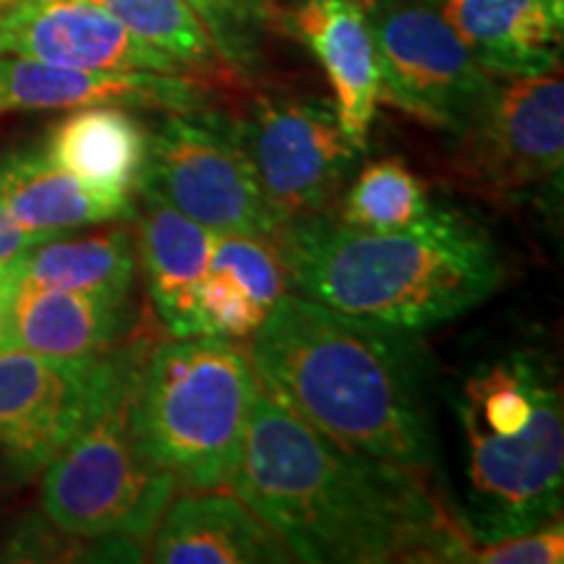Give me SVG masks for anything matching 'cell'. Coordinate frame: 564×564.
I'll return each mask as SVG.
<instances>
[{
    "mask_svg": "<svg viewBox=\"0 0 564 564\" xmlns=\"http://www.w3.org/2000/svg\"><path fill=\"white\" fill-rule=\"evenodd\" d=\"M40 241H45V238L21 228V225L11 217V212L6 209L3 199H0V272H3L6 267H11L21 253L32 249V246Z\"/></svg>",
    "mask_w": 564,
    "mask_h": 564,
    "instance_id": "cell-26",
    "label": "cell"
},
{
    "mask_svg": "<svg viewBox=\"0 0 564 564\" xmlns=\"http://www.w3.org/2000/svg\"><path fill=\"white\" fill-rule=\"evenodd\" d=\"M11 3H17V0H0V9H6V6H11Z\"/></svg>",
    "mask_w": 564,
    "mask_h": 564,
    "instance_id": "cell-27",
    "label": "cell"
},
{
    "mask_svg": "<svg viewBox=\"0 0 564 564\" xmlns=\"http://www.w3.org/2000/svg\"><path fill=\"white\" fill-rule=\"evenodd\" d=\"M232 68L241 74L274 19L272 0H188Z\"/></svg>",
    "mask_w": 564,
    "mask_h": 564,
    "instance_id": "cell-24",
    "label": "cell"
},
{
    "mask_svg": "<svg viewBox=\"0 0 564 564\" xmlns=\"http://www.w3.org/2000/svg\"><path fill=\"white\" fill-rule=\"evenodd\" d=\"M160 564L293 562L285 541L228 489L188 491L167 502L154 528Z\"/></svg>",
    "mask_w": 564,
    "mask_h": 564,
    "instance_id": "cell-14",
    "label": "cell"
},
{
    "mask_svg": "<svg viewBox=\"0 0 564 564\" xmlns=\"http://www.w3.org/2000/svg\"><path fill=\"white\" fill-rule=\"evenodd\" d=\"M150 133L121 105H87L55 123L45 154L89 188L131 196L144 171Z\"/></svg>",
    "mask_w": 564,
    "mask_h": 564,
    "instance_id": "cell-20",
    "label": "cell"
},
{
    "mask_svg": "<svg viewBox=\"0 0 564 564\" xmlns=\"http://www.w3.org/2000/svg\"><path fill=\"white\" fill-rule=\"evenodd\" d=\"M137 272V238L116 225L87 238H47L26 249L3 274L13 282L61 288L110 301H129Z\"/></svg>",
    "mask_w": 564,
    "mask_h": 564,
    "instance_id": "cell-21",
    "label": "cell"
},
{
    "mask_svg": "<svg viewBox=\"0 0 564 564\" xmlns=\"http://www.w3.org/2000/svg\"><path fill=\"white\" fill-rule=\"evenodd\" d=\"M209 87L183 74L84 70L0 53V112L70 110L87 105H150L162 112L202 110Z\"/></svg>",
    "mask_w": 564,
    "mask_h": 564,
    "instance_id": "cell-13",
    "label": "cell"
},
{
    "mask_svg": "<svg viewBox=\"0 0 564 564\" xmlns=\"http://www.w3.org/2000/svg\"><path fill=\"white\" fill-rule=\"evenodd\" d=\"M259 377L228 337H173L141 356L131 421L144 455L188 491L230 489Z\"/></svg>",
    "mask_w": 564,
    "mask_h": 564,
    "instance_id": "cell-4",
    "label": "cell"
},
{
    "mask_svg": "<svg viewBox=\"0 0 564 564\" xmlns=\"http://www.w3.org/2000/svg\"><path fill=\"white\" fill-rule=\"evenodd\" d=\"M0 199L21 228L45 241L63 230L133 215L131 196L95 192L45 152H17L0 160Z\"/></svg>",
    "mask_w": 564,
    "mask_h": 564,
    "instance_id": "cell-19",
    "label": "cell"
},
{
    "mask_svg": "<svg viewBox=\"0 0 564 564\" xmlns=\"http://www.w3.org/2000/svg\"><path fill=\"white\" fill-rule=\"evenodd\" d=\"M131 34L171 55L196 79H228L238 70L225 58L212 32L188 0H91Z\"/></svg>",
    "mask_w": 564,
    "mask_h": 564,
    "instance_id": "cell-22",
    "label": "cell"
},
{
    "mask_svg": "<svg viewBox=\"0 0 564 564\" xmlns=\"http://www.w3.org/2000/svg\"><path fill=\"white\" fill-rule=\"evenodd\" d=\"M556 3H562V6H564V0H556Z\"/></svg>",
    "mask_w": 564,
    "mask_h": 564,
    "instance_id": "cell-29",
    "label": "cell"
},
{
    "mask_svg": "<svg viewBox=\"0 0 564 564\" xmlns=\"http://www.w3.org/2000/svg\"><path fill=\"white\" fill-rule=\"evenodd\" d=\"M382 97L426 126L460 133L489 100L494 82L440 11V0L366 3Z\"/></svg>",
    "mask_w": 564,
    "mask_h": 564,
    "instance_id": "cell-8",
    "label": "cell"
},
{
    "mask_svg": "<svg viewBox=\"0 0 564 564\" xmlns=\"http://www.w3.org/2000/svg\"><path fill=\"white\" fill-rule=\"evenodd\" d=\"M440 11L491 76L560 68L564 6L556 0H440Z\"/></svg>",
    "mask_w": 564,
    "mask_h": 564,
    "instance_id": "cell-17",
    "label": "cell"
},
{
    "mask_svg": "<svg viewBox=\"0 0 564 564\" xmlns=\"http://www.w3.org/2000/svg\"><path fill=\"white\" fill-rule=\"evenodd\" d=\"M463 562L478 564H560L564 562L562 520L535 528V531L507 535L497 541H470Z\"/></svg>",
    "mask_w": 564,
    "mask_h": 564,
    "instance_id": "cell-25",
    "label": "cell"
},
{
    "mask_svg": "<svg viewBox=\"0 0 564 564\" xmlns=\"http://www.w3.org/2000/svg\"><path fill=\"white\" fill-rule=\"evenodd\" d=\"M0 53L84 70L192 76L91 0H17L6 6L0 9Z\"/></svg>",
    "mask_w": 564,
    "mask_h": 564,
    "instance_id": "cell-12",
    "label": "cell"
},
{
    "mask_svg": "<svg viewBox=\"0 0 564 564\" xmlns=\"http://www.w3.org/2000/svg\"><path fill=\"white\" fill-rule=\"evenodd\" d=\"M137 259L144 267L150 299L171 337L202 335L199 288L209 270L215 232L188 220L158 194L139 188Z\"/></svg>",
    "mask_w": 564,
    "mask_h": 564,
    "instance_id": "cell-16",
    "label": "cell"
},
{
    "mask_svg": "<svg viewBox=\"0 0 564 564\" xmlns=\"http://www.w3.org/2000/svg\"><path fill=\"white\" fill-rule=\"evenodd\" d=\"M139 188L158 194L212 232H243L270 241L274 236L270 209L236 129L202 110H165L150 133Z\"/></svg>",
    "mask_w": 564,
    "mask_h": 564,
    "instance_id": "cell-9",
    "label": "cell"
},
{
    "mask_svg": "<svg viewBox=\"0 0 564 564\" xmlns=\"http://www.w3.org/2000/svg\"><path fill=\"white\" fill-rule=\"evenodd\" d=\"M364 3H377V0H364Z\"/></svg>",
    "mask_w": 564,
    "mask_h": 564,
    "instance_id": "cell-28",
    "label": "cell"
},
{
    "mask_svg": "<svg viewBox=\"0 0 564 564\" xmlns=\"http://www.w3.org/2000/svg\"><path fill=\"white\" fill-rule=\"evenodd\" d=\"M432 212L419 175L398 158L369 162L340 199L337 220L361 230H403Z\"/></svg>",
    "mask_w": 564,
    "mask_h": 564,
    "instance_id": "cell-23",
    "label": "cell"
},
{
    "mask_svg": "<svg viewBox=\"0 0 564 564\" xmlns=\"http://www.w3.org/2000/svg\"><path fill=\"white\" fill-rule=\"evenodd\" d=\"M3 345L51 358H87L121 335V301L13 282L3 274ZM0 345V348H3Z\"/></svg>",
    "mask_w": 564,
    "mask_h": 564,
    "instance_id": "cell-18",
    "label": "cell"
},
{
    "mask_svg": "<svg viewBox=\"0 0 564 564\" xmlns=\"http://www.w3.org/2000/svg\"><path fill=\"white\" fill-rule=\"evenodd\" d=\"M249 358L259 384L343 447L429 476L440 463L419 333L282 293Z\"/></svg>",
    "mask_w": 564,
    "mask_h": 564,
    "instance_id": "cell-2",
    "label": "cell"
},
{
    "mask_svg": "<svg viewBox=\"0 0 564 564\" xmlns=\"http://www.w3.org/2000/svg\"><path fill=\"white\" fill-rule=\"evenodd\" d=\"M272 243L303 299L413 333L457 319L505 280L491 238L453 209L432 207L403 230L350 228L329 212L285 225Z\"/></svg>",
    "mask_w": 564,
    "mask_h": 564,
    "instance_id": "cell-3",
    "label": "cell"
},
{
    "mask_svg": "<svg viewBox=\"0 0 564 564\" xmlns=\"http://www.w3.org/2000/svg\"><path fill=\"white\" fill-rule=\"evenodd\" d=\"M295 26L319 58L335 91V118L358 152L369 147V133L382 100L377 45L364 0H303Z\"/></svg>",
    "mask_w": 564,
    "mask_h": 564,
    "instance_id": "cell-15",
    "label": "cell"
},
{
    "mask_svg": "<svg viewBox=\"0 0 564 564\" xmlns=\"http://www.w3.org/2000/svg\"><path fill=\"white\" fill-rule=\"evenodd\" d=\"M147 345L102 405L45 465L42 512L76 539L147 541L178 486L144 455L133 432L131 392Z\"/></svg>",
    "mask_w": 564,
    "mask_h": 564,
    "instance_id": "cell-5",
    "label": "cell"
},
{
    "mask_svg": "<svg viewBox=\"0 0 564 564\" xmlns=\"http://www.w3.org/2000/svg\"><path fill=\"white\" fill-rule=\"evenodd\" d=\"M232 129L257 175L274 232L335 212L358 150L333 112L299 100L259 97Z\"/></svg>",
    "mask_w": 564,
    "mask_h": 564,
    "instance_id": "cell-10",
    "label": "cell"
},
{
    "mask_svg": "<svg viewBox=\"0 0 564 564\" xmlns=\"http://www.w3.org/2000/svg\"><path fill=\"white\" fill-rule=\"evenodd\" d=\"M144 340L87 358L0 348V447L21 468H45L121 382Z\"/></svg>",
    "mask_w": 564,
    "mask_h": 564,
    "instance_id": "cell-11",
    "label": "cell"
},
{
    "mask_svg": "<svg viewBox=\"0 0 564 564\" xmlns=\"http://www.w3.org/2000/svg\"><path fill=\"white\" fill-rule=\"evenodd\" d=\"M457 181L489 202H531L552 194L564 165L562 68L497 76L489 100L460 133Z\"/></svg>",
    "mask_w": 564,
    "mask_h": 564,
    "instance_id": "cell-6",
    "label": "cell"
},
{
    "mask_svg": "<svg viewBox=\"0 0 564 564\" xmlns=\"http://www.w3.org/2000/svg\"><path fill=\"white\" fill-rule=\"evenodd\" d=\"M460 419V415H457ZM470 541H497L554 523L564 489V411L554 373L541 387L533 419L514 434H491L460 419Z\"/></svg>",
    "mask_w": 564,
    "mask_h": 564,
    "instance_id": "cell-7",
    "label": "cell"
},
{
    "mask_svg": "<svg viewBox=\"0 0 564 564\" xmlns=\"http://www.w3.org/2000/svg\"><path fill=\"white\" fill-rule=\"evenodd\" d=\"M228 491L301 562H463L470 544L429 476L343 447L262 384Z\"/></svg>",
    "mask_w": 564,
    "mask_h": 564,
    "instance_id": "cell-1",
    "label": "cell"
}]
</instances>
